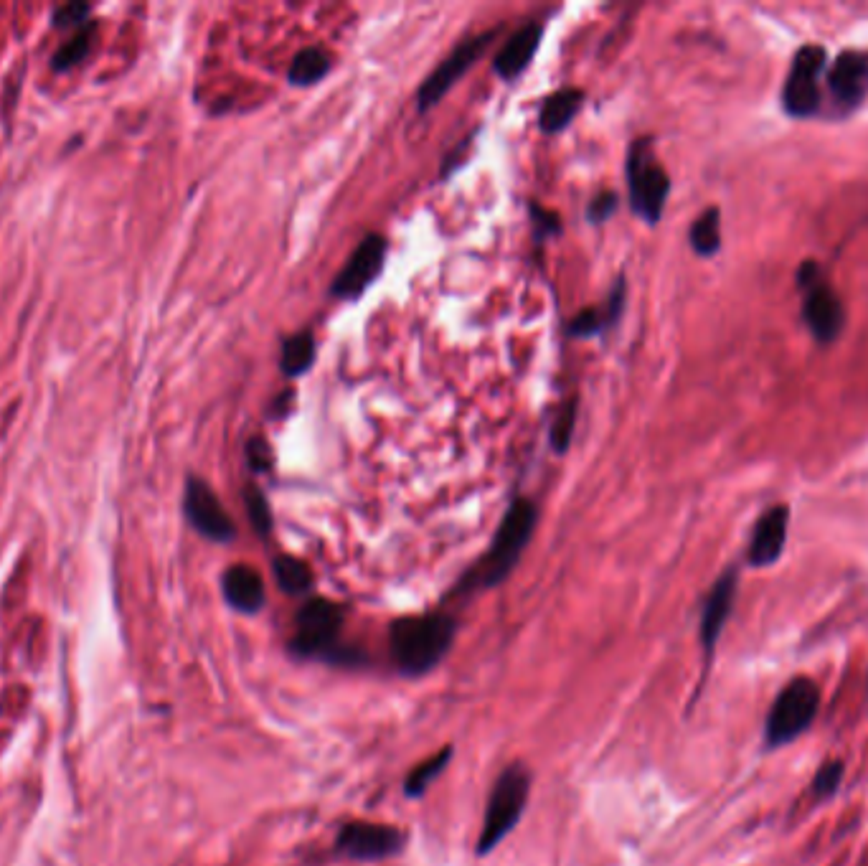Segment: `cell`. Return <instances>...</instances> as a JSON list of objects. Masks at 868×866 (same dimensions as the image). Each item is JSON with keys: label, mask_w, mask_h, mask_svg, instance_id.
I'll use <instances>...</instances> for the list:
<instances>
[{"label": "cell", "mask_w": 868, "mask_h": 866, "mask_svg": "<svg viewBox=\"0 0 868 866\" xmlns=\"http://www.w3.org/2000/svg\"><path fill=\"white\" fill-rule=\"evenodd\" d=\"M457 625L450 615H407L391 623L389 646L396 671L407 679H419L440 666L450 653Z\"/></svg>", "instance_id": "cell-1"}, {"label": "cell", "mask_w": 868, "mask_h": 866, "mask_svg": "<svg viewBox=\"0 0 868 866\" xmlns=\"http://www.w3.org/2000/svg\"><path fill=\"white\" fill-rule=\"evenodd\" d=\"M536 521H539V511H536V506H533L528 498L513 501L506 516H503V521H500L498 531H495V539L493 544H490L488 554H485L483 562L462 580L460 590H490V587H498L500 582H506L508 574L516 569L523 549H526L528 541H531Z\"/></svg>", "instance_id": "cell-2"}, {"label": "cell", "mask_w": 868, "mask_h": 866, "mask_svg": "<svg viewBox=\"0 0 868 866\" xmlns=\"http://www.w3.org/2000/svg\"><path fill=\"white\" fill-rule=\"evenodd\" d=\"M343 607L325 597H310L295 615L290 651L297 658H320L328 663L358 666L363 656L343 646Z\"/></svg>", "instance_id": "cell-3"}, {"label": "cell", "mask_w": 868, "mask_h": 866, "mask_svg": "<svg viewBox=\"0 0 868 866\" xmlns=\"http://www.w3.org/2000/svg\"><path fill=\"white\" fill-rule=\"evenodd\" d=\"M528 793H531V775L523 765L516 762L498 775L493 790H490L483 828H480L478 846H475L480 856L498 849L500 841L518 826L523 811H526Z\"/></svg>", "instance_id": "cell-4"}, {"label": "cell", "mask_w": 868, "mask_h": 866, "mask_svg": "<svg viewBox=\"0 0 868 866\" xmlns=\"http://www.w3.org/2000/svg\"><path fill=\"white\" fill-rule=\"evenodd\" d=\"M627 188L632 211L648 224H658L671 194V178L653 155L650 140H635L627 155Z\"/></svg>", "instance_id": "cell-5"}, {"label": "cell", "mask_w": 868, "mask_h": 866, "mask_svg": "<svg viewBox=\"0 0 868 866\" xmlns=\"http://www.w3.org/2000/svg\"><path fill=\"white\" fill-rule=\"evenodd\" d=\"M800 290H803V318L810 333L818 343H833L841 336L846 326V310L836 290L825 282L823 272L815 262H805L800 275Z\"/></svg>", "instance_id": "cell-6"}, {"label": "cell", "mask_w": 868, "mask_h": 866, "mask_svg": "<svg viewBox=\"0 0 868 866\" xmlns=\"http://www.w3.org/2000/svg\"><path fill=\"white\" fill-rule=\"evenodd\" d=\"M818 707L820 691L815 681L805 679V676L790 681L777 696L775 707L767 717V742L785 745V742L795 740L797 734H803L813 724Z\"/></svg>", "instance_id": "cell-7"}, {"label": "cell", "mask_w": 868, "mask_h": 866, "mask_svg": "<svg viewBox=\"0 0 868 866\" xmlns=\"http://www.w3.org/2000/svg\"><path fill=\"white\" fill-rule=\"evenodd\" d=\"M498 31L500 28H490V31H485V34H478V36H473V39L462 41V44L457 46L455 51H450V54H447V59L442 61L440 67L434 69V72L429 74L427 79H424L422 87H419L417 110L419 112L432 110V107L437 105V102H440L452 87H455L457 79H460L462 74L473 67L475 61H478L480 56L488 51V46L493 44V39L498 36Z\"/></svg>", "instance_id": "cell-8"}, {"label": "cell", "mask_w": 868, "mask_h": 866, "mask_svg": "<svg viewBox=\"0 0 868 866\" xmlns=\"http://www.w3.org/2000/svg\"><path fill=\"white\" fill-rule=\"evenodd\" d=\"M825 56L823 46H803L792 59L790 74H787L785 89H782V105L787 115L810 117L820 107V72H823Z\"/></svg>", "instance_id": "cell-9"}, {"label": "cell", "mask_w": 868, "mask_h": 866, "mask_svg": "<svg viewBox=\"0 0 868 866\" xmlns=\"http://www.w3.org/2000/svg\"><path fill=\"white\" fill-rule=\"evenodd\" d=\"M404 849V833L384 823L351 821L338 831L336 851L353 861H384Z\"/></svg>", "instance_id": "cell-10"}, {"label": "cell", "mask_w": 868, "mask_h": 866, "mask_svg": "<svg viewBox=\"0 0 868 866\" xmlns=\"http://www.w3.org/2000/svg\"><path fill=\"white\" fill-rule=\"evenodd\" d=\"M183 511L193 529L201 536L216 544H229L237 536L234 521L221 506L219 496L211 491V486L201 478H188L186 496H183Z\"/></svg>", "instance_id": "cell-11"}, {"label": "cell", "mask_w": 868, "mask_h": 866, "mask_svg": "<svg viewBox=\"0 0 868 866\" xmlns=\"http://www.w3.org/2000/svg\"><path fill=\"white\" fill-rule=\"evenodd\" d=\"M386 260V239L381 234H369L363 242L353 249L346 267L338 272V277L330 285V293L338 300H356L371 287V282L379 277Z\"/></svg>", "instance_id": "cell-12"}, {"label": "cell", "mask_w": 868, "mask_h": 866, "mask_svg": "<svg viewBox=\"0 0 868 866\" xmlns=\"http://www.w3.org/2000/svg\"><path fill=\"white\" fill-rule=\"evenodd\" d=\"M830 105L838 115L856 110L868 94V51H843L828 72Z\"/></svg>", "instance_id": "cell-13"}, {"label": "cell", "mask_w": 868, "mask_h": 866, "mask_svg": "<svg viewBox=\"0 0 868 866\" xmlns=\"http://www.w3.org/2000/svg\"><path fill=\"white\" fill-rule=\"evenodd\" d=\"M787 519H790L787 506H775L762 513V519L757 521L752 531V541H749V564L767 567V564L777 562V557L785 549Z\"/></svg>", "instance_id": "cell-14"}, {"label": "cell", "mask_w": 868, "mask_h": 866, "mask_svg": "<svg viewBox=\"0 0 868 866\" xmlns=\"http://www.w3.org/2000/svg\"><path fill=\"white\" fill-rule=\"evenodd\" d=\"M734 597H737V572L729 569L711 587L709 597L704 602V613H701V643L706 648V656L714 653L716 640H719L721 630H724L726 620H729L731 607H734Z\"/></svg>", "instance_id": "cell-15"}, {"label": "cell", "mask_w": 868, "mask_h": 866, "mask_svg": "<svg viewBox=\"0 0 868 866\" xmlns=\"http://www.w3.org/2000/svg\"><path fill=\"white\" fill-rule=\"evenodd\" d=\"M541 36H544V23L528 21L518 28L516 34L500 46V51L495 54V74L500 79H516L518 74H523L528 69V64L533 61V54L539 49Z\"/></svg>", "instance_id": "cell-16"}, {"label": "cell", "mask_w": 868, "mask_h": 866, "mask_svg": "<svg viewBox=\"0 0 868 866\" xmlns=\"http://www.w3.org/2000/svg\"><path fill=\"white\" fill-rule=\"evenodd\" d=\"M221 592L237 613L254 615L264 607L267 592H264L262 574L247 564H234L221 577Z\"/></svg>", "instance_id": "cell-17"}, {"label": "cell", "mask_w": 868, "mask_h": 866, "mask_svg": "<svg viewBox=\"0 0 868 866\" xmlns=\"http://www.w3.org/2000/svg\"><path fill=\"white\" fill-rule=\"evenodd\" d=\"M625 295L627 287L625 280H617L612 287L610 300H607L605 308H584L582 313H577L569 323V336L574 338H594L599 333H605L607 328L617 326L622 310H625Z\"/></svg>", "instance_id": "cell-18"}, {"label": "cell", "mask_w": 868, "mask_h": 866, "mask_svg": "<svg viewBox=\"0 0 868 866\" xmlns=\"http://www.w3.org/2000/svg\"><path fill=\"white\" fill-rule=\"evenodd\" d=\"M582 102H584V92L574 87H564L559 89V92L549 94L539 112L541 133L556 135L561 133L564 127H569V122L574 120V115L579 112Z\"/></svg>", "instance_id": "cell-19"}, {"label": "cell", "mask_w": 868, "mask_h": 866, "mask_svg": "<svg viewBox=\"0 0 868 866\" xmlns=\"http://www.w3.org/2000/svg\"><path fill=\"white\" fill-rule=\"evenodd\" d=\"M330 64L333 61L320 46H308L292 59L287 77H290V84H295V87H310V84L320 82L330 72Z\"/></svg>", "instance_id": "cell-20"}, {"label": "cell", "mask_w": 868, "mask_h": 866, "mask_svg": "<svg viewBox=\"0 0 868 866\" xmlns=\"http://www.w3.org/2000/svg\"><path fill=\"white\" fill-rule=\"evenodd\" d=\"M315 361V336L310 331H300L290 336L282 346V374L285 376H303L305 371L313 366Z\"/></svg>", "instance_id": "cell-21"}, {"label": "cell", "mask_w": 868, "mask_h": 866, "mask_svg": "<svg viewBox=\"0 0 868 866\" xmlns=\"http://www.w3.org/2000/svg\"><path fill=\"white\" fill-rule=\"evenodd\" d=\"M275 577L277 585L285 595H305L313 587V572H310L308 564L303 559L290 557V554H280L275 559Z\"/></svg>", "instance_id": "cell-22"}, {"label": "cell", "mask_w": 868, "mask_h": 866, "mask_svg": "<svg viewBox=\"0 0 868 866\" xmlns=\"http://www.w3.org/2000/svg\"><path fill=\"white\" fill-rule=\"evenodd\" d=\"M688 239H691L693 252L701 254V257H711V254L719 252V247H721V211L716 209V206H709L704 214L693 221Z\"/></svg>", "instance_id": "cell-23"}, {"label": "cell", "mask_w": 868, "mask_h": 866, "mask_svg": "<svg viewBox=\"0 0 868 866\" xmlns=\"http://www.w3.org/2000/svg\"><path fill=\"white\" fill-rule=\"evenodd\" d=\"M450 760H452V747H445L442 752H437V755H432L429 760H424L422 765L414 767L412 773L407 775V780H404V795H407V798H419V795L427 793L429 785L445 773Z\"/></svg>", "instance_id": "cell-24"}, {"label": "cell", "mask_w": 868, "mask_h": 866, "mask_svg": "<svg viewBox=\"0 0 868 866\" xmlns=\"http://www.w3.org/2000/svg\"><path fill=\"white\" fill-rule=\"evenodd\" d=\"M92 36H94V23H87V26H84L82 31L69 41V44H64L59 51H56L54 69L66 72V69L77 67L79 61H82L84 56L89 54V49H92Z\"/></svg>", "instance_id": "cell-25"}, {"label": "cell", "mask_w": 868, "mask_h": 866, "mask_svg": "<svg viewBox=\"0 0 868 866\" xmlns=\"http://www.w3.org/2000/svg\"><path fill=\"white\" fill-rule=\"evenodd\" d=\"M574 427H577V402L572 399V402H566L564 407L559 409L554 425H551L549 442L554 453H566V447L572 445Z\"/></svg>", "instance_id": "cell-26"}, {"label": "cell", "mask_w": 868, "mask_h": 866, "mask_svg": "<svg viewBox=\"0 0 868 866\" xmlns=\"http://www.w3.org/2000/svg\"><path fill=\"white\" fill-rule=\"evenodd\" d=\"M244 503H247V516L252 521V529L257 531L262 539H267L272 531V511L270 503L264 498V493L257 486H247L244 491Z\"/></svg>", "instance_id": "cell-27"}, {"label": "cell", "mask_w": 868, "mask_h": 866, "mask_svg": "<svg viewBox=\"0 0 868 866\" xmlns=\"http://www.w3.org/2000/svg\"><path fill=\"white\" fill-rule=\"evenodd\" d=\"M841 778H843L841 762H825V765L818 770V775H815V783H813L815 795H818V798H828V795H833L838 790Z\"/></svg>", "instance_id": "cell-28"}, {"label": "cell", "mask_w": 868, "mask_h": 866, "mask_svg": "<svg viewBox=\"0 0 868 866\" xmlns=\"http://www.w3.org/2000/svg\"><path fill=\"white\" fill-rule=\"evenodd\" d=\"M247 463L254 473H267L272 468V450L264 437H252L247 442Z\"/></svg>", "instance_id": "cell-29"}, {"label": "cell", "mask_w": 868, "mask_h": 866, "mask_svg": "<svg viewBox=\"0 0 868 866\" xmlns=\"http://www.w3.org/2000/svg\"><path fill=\"white\" fill-rule=\"evenodd\" d=\"M617 211V194L615 191H602L592 199L587 209V219L592 224H605L607 219H612V214Z\"/></svg>", "instance_id": "cell-30"}, {"label": "cell", "mask_w": 868, "mask_h": 866, "mask_svg": "<svg viewBox=\"0 0 868 866\" xmlns=\"http://www.w3.org/2000/svg\"><path fill=\"white\" fill-rule=\"evenodd\" d=\"M92 13V8L87 3H69V6H61L54 13V26L59 28H72V26H87V18Z\"/></svg>", "instance_id": "cell-31"}, {"label": "cell", "mask_w": 868, "mask_h": 866, "mask_svg": "<svg viewBox=\"0 0 868 866\" xmlns=\"http://www.w3.org/2000/svg\"><path fill=\"white\" fill-rule=\"evenodd\" d=\"M531 214L533 221H536V239L539 242H544L546 237H554V234L561 232V224H559V214L556 211L544 209V206H531Z\"/></svg>", "instance_id": "cell-32"}]
</instances>
